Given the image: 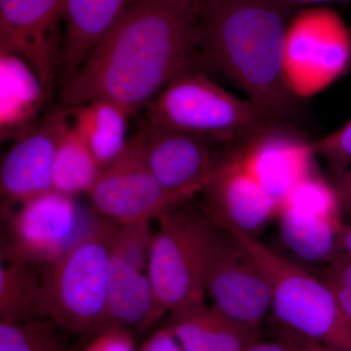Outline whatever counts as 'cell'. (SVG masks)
<instances>
[{"instance_id": "obj_1", "label": "cell", "mask_w": 351, "mask_h": 351, "mask_svg": "<svg viewBox=\"0 0 351 351\" xmlns=\"http://www.w3.org/2000/svg\"><path fill=\"white\" fill-rule=\"evenodd\" d=\"M199 21L169 0H131L80 69L63 84L68 108L96 101L131 113L178 76L195 71Z\"/></svg>"}, {"instance_id": "obj_2", "label": "cell", "mask_w": 351, "mask_h": 351, "mask_svg": "<svg viewBox=\"0 0 351 351\" xmlns=\"http://www.w3.org/2000/svg\"><path fill=\"white\" fill-rule=\"evenodd\" d=\"M295 8L282 0H213L199 20V48L215 69L279 121L301 119L284 75V44Z\"/></svg>"}, {"instance_id": "obj_3", "label": "cell", "mask_w": 351, "mask_h": 351, "mask_svg": "<svg viewBox=\"0 0 351 351\" xmlns=\"http://www.w3.org/2000/svg\"><path fill=\"white\" fill-rule=\"evenodd\" d=\"M117 226L99 217L82 239L44 267V318L66 334L91 338L110 323L108 274Z\"/></svg>"}, {"instance_id": "obj_4", "label": "cell", "mask_w": 351, "mask_h": 351, "mask_svg": "<svg viewBox=\"0 0 351 351\" xmlns=\"http://www.w3.org/2000/svg\"><path fill=\"white\" fill-rule=\"evenodd\" d=\"M250 255L271 291V313L279 326L337 351H351V319L331 289L293 261L232 226H221Z\"/></svg>"}, {"instance_id": "obj_5", "label": "cell", "mask_w": 351, "mask_h": 351, "mask_svg": "<svg viewBox=\"0 0 351 351\" xmlns=\"http://www.w3.org/2000/svg\"><path fill=\"white\" fill-rule=\"evenodd\" d=\"M191 201L156 219L147 272L168 313L205 302L208 271L225 237L205 208L193 206Z\"/></svg>"}, {"instance_id": "obj_6", "label": "cell", "mask_w": 351, "mask_h": 351, "mask_svg": "<svg viewBox=\"0 0 351 351\" xmlns=\"http://www.w3.org/2000/svg\"><path fill=\"white\" fill-rule=\"evenodd\" d=\"M147 120L228 147L279 121L251 101L241 100L191 71L176 77L149 104ZM286 123V122H285Z\"/></svg>"}, {"instance_id": "obj_7", "label": "cell", "mask_w": 351, "mask_h": 351, "mask_svg": "<svg viewBox=\"0 0 351 351\" xmlns=\"http://www.w3.org/2000/svg\"><path fill=\"white\" fill-rule=\"evenodd\" d=\"M351 63V36L338 13L315 7L291 21L284 44V75L297 98L323 91Z\"/></svg>"}, {"instance_id": "obj_8", "label": "cell", "mask_w": 351, "mask_h": 351, "mask_svg": "<svg viewBox=\"0 0 351 351\" xmlns=\"http://www.w3.org/2000/svg\"><path fill=\"white\" fill-rule=\"evenodd\" d=\"M98 218L88 217L73 196L54 189L41 193L11 214L4 258L45 267L82 239Z\"/></svg>"}, {"instance_id": "obj_9", "label": "cell", "mask_w": 351, "mask_h": 351, "mask_svg": "<svg viewBox=\"0 0 351 351\" xmlns=\"http://www.w3.org/2000/svg\"><path fill=\"white\" fill-rule=\"evenodd\" d=\"M281 239L306 262L326 263L341 253L338 200L328 178L314 171L297 184L278 210Z\"/></svg>"}, {"instance_id": "obj_10", "label": "cell", "mask_w": 351, "mask_h": 351, "mask_svg": "<svg viewBox=\"0 0 351 351\" xmlns=\"http://www.w3.org/2000/svg\"><path fill=\"white\" fill-rule=\"evenodd\" d=\"M88 196L94 213L115 223L152 221L186 202L157 181L133 137L125 152L101 169Z\"/></svg>"}, {"instance_id": "obj_11", "label": "cell", "mask_w": 351, "mask_h": 351, "mask_svg": "<svg viewBox=\"0 0 351 351\" xmlns=\"http://www.w3.org/2000/svg\"><path fill=\"white\" fill-rule=\"evenodd\" d=\"M226 149L276 203L278 210L293 189L316 170L313 142L294 124H267Z\"/></svg>"}, {"instance_id": "obj_12", "label": "cell", "mask_w": 351, "mask_h": 351, "mask_svg": "<svg viewBox=\"0 0 351 351\" xmlns=\"http://www.w3.org/2000/svg\"><path fill=\"white\" fill-rule=\"evenodd\" d=\"M133 138L157 181L182 201L202 193L219 158L212 149L213 141L149 120Z\"/></svg>"}, {"instance_id": "obj_13", "label": "cell", "mask_w": 351, "mask_h": 351, "mask_svg": "<svg viewBox=\"0 0 351 351\" xmlns=\"http://www.w3.org/2000/svg\"><path fill=\"white\" fill-rule=\"evenodd\" d=\"M225 232L208 271L205 292L218 313L258 329L271 313L269 282L242 245Z\"/></svg>"}, {"instance_id": "obj_14", "label": "cell", "mask_w": 351, "mask_h": 351, "mask_svg": "<svg viewBox=\"0 0 351 351\" xmlns=\"http://www.w3.org/2000/svg\"><path fill=\"white\" fill-rule=\"evenodd\" d=\"M66 0H0V51L15 53L49 93L56 71L55 29Z\"/></svg>"}, {"instance_id": "obj_15", "label": "cell", "mask_w": 351, "mask_h": 351, "mask_svg": "<svg viewBox=\"0 0 351 351\" xmlns=\"http://www.w3.org/2000/svg\"><path fill=\"white\" fill-rule=\"evenodd\" d=\"M202 193L205 210L219 226L257 239L278 214L276 203L226 149Z\"/></svg>"}, {"instance_id": "obj_16", "label": "cell", "mask_w": 351, "mask_h": 351, "mask_svg": "<svg viewBox=\"0 0 351 351\" xmlns=\"http://www.w3.org/2000/svg\"><path fill=\"white\" fill-rule=\"evenodd\" d=\"M69 123L68 110H55L15 138L0 168L2 195L21 203L53 189V160Z\"/></svg>"}, {"instance_id": "obj_17", "label": "cell", "mask_w": 351, "mask_h": 351, "mask_svg": "<svg viewBox=\"0 0 351 351\" xmlns=\"http://www.w3.org/2000/svg\"><path fill=\"white\" fill-rule=\"evenodd\" d=\"M131 0H66V31L59 66L63 84L117 24Z\"/></svg>"}, {"instance_id": "obj_18", "label": "cell", "mask_w": 351, "mask_h": 351, "mask_svg": "<svg viewBox=\"0 0 351 351\" xmlns=\"http://www.w3.org/2000/svg\"><path fill=\"white\" fill-rule=\"evenodd\" d=\"M166 327L184 351H243L261 339L260 330L228 318L205 302L169 313Z\"/></svg>"}, {"instance_id": "obj_19", "label": "cell", "mask_w": 351, "mask_h": 351, "mask_svg": "<svg viewBox=\"0 0 351 351\" xmlns=\"http://www.w3.org/2000/svg\"><path fill=\"white\" fill-rule=\"evenodd\" d=\"M0 131L2 140L18 138L38 122L47 90L31 64L0 51Z\"/></svg>"}, {"instance_id": "obj_20", "label": "cell", "mask_w": 351, "mask_h": 351, "mask_svg": "<svg viewBox=\"0 0 351 351\" xmlns=\"http://www.w3.org/2000/svg\"><path fill=\"white\" fill-rule=\"evenodd\" d=\"M165 313L157 300L149 272L136 269L110 254L108 322L143 331Z\"/></svg>"}, {"instance_id": "obj_21", "label": "cell", "mask_w": 351, "mask_h": 351, "mask_svg": "<svg viewBox=\"0 0 351 351\" xmlns=\"http://www.w3.org/2000/svg\"><path fill=\"white\" fill-rule=\"evenodd\" d=\"M71 126L86 144L101 168L125 152L128 119L126 108L110 101H96L69 108Z\"/></svg>"}, {"instance_id": "obj_22", "label": "cell", "mask_w": 351, "mask_h": 351, "mask_svg": "<svg viewBox=\"0 0 351 351\" xmlns=\"http://www.w3.org/2000/svg\"><path fill=\"white\" fill-rule=\"evenodd\" d=\"M103 169L73 126L64 129L52 167V189L64 195L76 196L89 193Z\"/></svg>"}, {"instance_id": "obj_23", "label": "cell", "mask_w": 351, "mask_h": 351, "mask_svg": "<svg viewBox=\"0 0 351 351\" xmlns=\"http://www.w3.org/2000/svg\"><path fill=\"white\" fill-rule=\"evenodd\" d=\"M43 282L31 265L13 258H1L0 320L20 322L44 318Z\"/></svg>"}, {"instance_id": "obj_24", "label": "cell", "mask_w": 351, "mask_h": 351, "mask_svg": "<svg viewBox=\"0 0 351 351\" xmlns=\"http://www.w3.org/2000/svg\"><path fill=\"white\" fill-rule=\"evenodd\" d=\"M64 332L47 318L0 320V351H64Z\"/></svg>"}, {"instance_id": "obj_25", "label": "cell", "mask_w": 351, "mask_h": 351, "mask_svg": "<svg viewBox=\"0 0 351 351\" xmlns=\"http://www.w3.org/2000/svg\"><path fill=\"white\" fill-rule=\"evenodd\" d=\"M154 232L151 221L117 223L110 254L141 271H149Z\"/></svg>"}, {"instance_id": "obj_26", "label": "cell", "mask_w": 351, "mask_h": 351, "mask_svg": "<svg viewBox=\"0 0 351 351\" xmlns=\"http://www.w3.org/2000/svg\"><path fill=\"white\" fill-rule=\"evenodd\" d=\"M316 156L327 162L328 175L338 174L351 166V120L326 137L313 142Z\"/></svg>"}, {"instance_id": "obj_27", "label": "cell", "mask_w": 351, "mask_h": 351, "mask_svg": "<svg viewBox=\"0 0 351 351\" xmlns=\"http://www.w3.org/2000/svg\"><path fill=\"white\" fill-rule=\"evenodd\" d=\"M82 351H138L131 330L110 322L91 337Z\"/></svg>"}, {"instance_id": "obj_28", "label": "cell", "mask_w": 351, "mask_h": 351, "mask_svg": "<svg viewBox=\"0 0 351 351\" xmlns=\"http://www.w3.org/2000/svg\"><path fill=\"white\" fill-rule=\"evenodd\" d=\"M327 178L337 196L343 223H351V166L338 174L328 175Z\"/></svg>"}, {"instance_id": "obj_29", "label": "cell", "mask_w": 351, "mask_h": 351, "mask_svg": "<svg viewBox=\"0 0 351 351\" xmlns=\"http://www.w3.org/2000/svg\"><path fill=\"white\" fill-rule=\"evenodd\" d=\"M138 351H184L167 327L157 330Z\"/></svg>"}, {"instance_id": "obj_30", "label": "cell", "mask_w": 351, "mask_h": 351, "mask_svg": "<svg viewBox=\"0 0 351 351\" xmlns=\"http://www.w3.org/2000/svg\"><path fill=\"white\" fill-rule=\"evenodd\" d=\"M277 328V336L285 339L294 351H337L287 328L279 325Z\"/></svg>"}, {"instance_id": "obj_31", "label": "cell", "mask_w": 351, "mask_h": 351, "mask_svg": "<svg viewBox=\"0 0 351 351\" xmlns=\"http://www.w3.org/2000/svg\"><path fill=\"white\" fill-rule=\"evenodd\" d=\"M243 351H294V350L285 339L277 336L276 339H271V341H262L260 339L245 348Z\"/></svg>"}, {"instance_id": "obj_32", "label": "cell", "mask_w": 351, "mask_h": 351, "mask_svg": "<svg viewBox=\"0 0 351 351\" xmlns=\"http://www.w3.org/2000/svg\"><path fill=\"white\" fill-rule=\"evenodd\" d=\"M181 8L186 10V12L191 14L198 21L201 16L205 12V10L209 7L213 0H169Z\"/></svg>"}, {"instance_id": "obj_33", "label": "cell", "mask_w": 351, "mask_h": 351, "mask_svg": "<svg viewBox=\"0 0 351 351\" xmlns=\"http://www.w3.org/2000/svg\"><path fill=\"white\" fill-rule=\"evenodd\" d=\"M341 250L351 260V223H343L339 237Z\"/></svg>"}, {"instance_id": "obj_34", "label": "cell", "mask_w": 351, "mask_h": 351, "mask_svg": "<svg viewBox=\"0 0 351 351\" xmlns=\"http://www.w3.org/2000/svg\"><path fill=\"white\" fill-rule=\"evenodd\" d=\"M289 6L295 8L300 5H306V4L321 3V2L329 1H351V0H282Z\"/></svg>"}, {"instance_id": "obj_35", "label": "cell", "mask_w": 351, "mask_h": 351, "mask_svg": "<svg viewBox=\"0 0 351 351\" xmlns=\"http://www.w3.org/2000/svg\"><path fill=\"white\" fill-rule=\"evenodd\" d=\"M350 36H351V29H350Z\"/></svg>"}, {"instance_id": "obj_36", "label": "cell", "mask_w": 351, "mask_h": 351, "mask_svg": "<svg viewBox=\"0 0 351 351\" xmlns=\"http://www.w3.org/2000/svg\"><path fill=\"white\" fill-rule=\"evenodd\" d=\"M64 351H69V350H64Z\"/></svg>"}]
</instances>
